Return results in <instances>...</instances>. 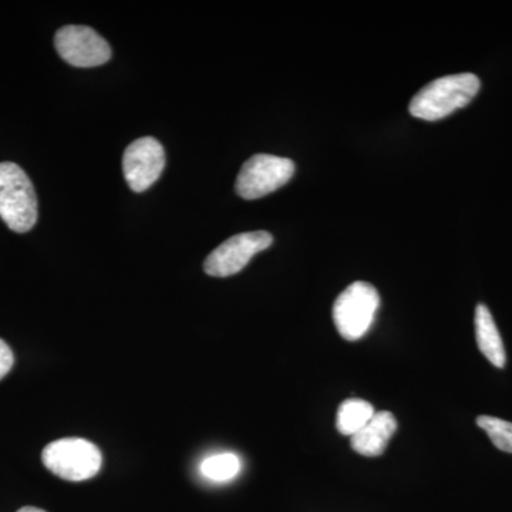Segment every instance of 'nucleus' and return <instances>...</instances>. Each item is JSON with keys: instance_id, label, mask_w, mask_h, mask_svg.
I'll list each match as a JSON object with an SVG mask.
<instances>
[{"instance_id": "nucleus-1", "label": "nucleus", "mask_w": 512, "mask_h": 512, "mask_svg": "<svg viewBox=\"0 0 512 512\" xmlns=\"http://www.w3.org/2000/svg\"><path fill=\"white\" fill-rule=\"evenodd\" d=\"M480 79L473 73L450 74L424 86L413 100L409 111L416 119L436 121L467 106L480 90Z\"/></svg>"}, {"instance_id": "nucleus-2", "label": "nucleus", "mask_w": 512, "mask_h": 512, "mask_svg": "<svg viewBox=\"0 0 512 512\" xmlns=\"http://www.w3.org/2000/svg\"><path fill=\"white\" fill-rule=\"evenodd\" d=\"M0 218L25 234L37 221V198L28 174L15 163H0Z\"/></svg>"}, {"instance_id": "nucleus-3", "label": "nucleus", "mask_w": 512, "mask_h": 512, "mask_svg": "<svg viewBox=\"0 0 512 512\" xmlns=\"http://www.w3.org/2000/svg\"><path fill=\"white\" fill-rule=\"evenodd\" d=\"M42 461L55 476L72 483L96 477L103 466L100 448L92 441L69 437L47 444Z\"/></svg>"}, {"instance_id": "nucleus-4", "label": "nucleus", "mask_w": 512, "mask_h": 512, "mask_svg": "<svg viewBox=\"0 0 512 512\" xmlns=\"http://www.w3.org/2000/svg\"><path fill=\"white\" fill-rule=\"evenodd\" d=\"M379 306L375 286L363 281L349 285L333 305V322L339 335L350 342L363 338L372 328Z\"/></svg>"}, {"instance_id": "nucleus-5", "label": "nucleus", "mask_w": 512, "mask_h": 512, "mask_svg": "<svg viewBox=\"0 0 512 512\" xmlns=\"http://www.w3.org/2000/svg\"><path fill=\"white\" fill-rule=\"evenodd\" d=\"M295 174V163L289 158L256 154L242 165L235 190L244 200H258L286 183Z\"/></svg>"}, {"instance_id": "nucleus-6", "label": "nucleus", "mask_w": 512, "mask_h": 512, "mask_svg": "<svg viewBox=\"0 0 512 512\" xmlns=\"http://www.w3.org/2000/svg\"><path fill=\"white\" fill-rule=\"evenodd\" d=\"M272 242L274 237L266 231L234 235L208 255L204 262V271L215 278L238 274L256 254L271 247Z\"/></svg>"}, {"instance_id": "nucleus-7", "label": "nucleus", "mask_w": 512, "mask_h": 512, "mask_svg": "<svg viewBox=\"0 0 512 512\" xmlns=\"http://www.w3.org/2000/svg\"><path fill=\"white\" fill-rule=\"evenodd\" d=\"M55 46L60 57L76 67L101 66L111 57L109 43L87 26L70 25L59 29Z\"/></svg>"}, {"instance_id": "nucleus-8", "label": "nucleus", "mask_w": 512, "mask_h": 512, "mask_svg": "<svg viewBox=\"0 0 512 512\" xmlns=\"http://www.w3.org/2000/svg\"><path fill=\"white\" fill-rule=\"evenodd\" d=\"M164 165V148L156 138H138L124 151L123 173L133 191L148 190L160 178Z\"/></svg>"}, {"instance_id": "nucleus-9", "label": "nucleus", "mask_w": 512, "mask_h": 512, "mask_svg": "<svg viewBox=\"0 0 512 512\" xmlns=\"http://www.w3.org/2000/svg\"><path fill=\"white\" fill-rule=\"evenodd\" d=\"M396 430L397 420L393 413L377 412L359 433L350 437V446L360 456H382Z\"/></svg>"}, {"instance_id": "nucleus-10", "label": "nucleus", "mask_w": 512, "mask_h": 512, "mask_svg": "<svg viewBox=\"0 0 512 512\" xmlns=\"http://www.w3.org/2000/svg\"><path fill=\"white\" fill-rule=\"evenodd\" d=\"M474 322H476L478 349L490 360L491 365L503 369L505 362H507L503 339H501L490 309L483 303H480L476 308V320Z\"/></svg>"}, {"instance_id": "nucleus-11", "label": "nucleus", "mask_w": 512, "mask_h": 512, "mask_svg": "<svg viewBox=\"0 0 512 512\" xmlns=\"http://www.w3.org/2000/svg\"><path fill=\"white\" fill-rule=\"evenodd\" d=\"M375 407L362 399H348L339 406L336 429L343 436H355L375 416Z\"/></svg>"}, {"instance_id": "nucleus-12", "label": "nucleus", "mask_w": 512, "mask_h": 512, "mask_svg": "<svg viewBox=\"0 0 512 512\" xmlns=\"http://www.w3.org/2000/svg\"><path fill=\"white\" fill-rule=\"evenodd\" d=\"M241 460L232 453L215 454L201 463V474L215 483H225L238 476Z\"/></svg>"}, {"instance_id": "nucleus-13", "label": "nucleus", "mask_w": 512, "mask_h": 512, "mask_svg": "<svg viewBox=\"0 0 512 512\" xmlns=\"http://www.w3.org/2000/svg\"><path fill=\"white\" fill-rule=\"evenodd\" d=\"M477 424L488 434L498 450L512 454V423L493 416L477 417Z\"/></svg>"}, {"instance_id": "nucleus-14", "label": "nucleus", "mask_w": 512, "mask_h": 512, "mask_svg": "<svg viewBox=\"0 0 512 512\" xmlns=\"http://www.w3.org/2000/svg\"><path fill=\"white\" fill-rule=\"evenodd\" d=\"M15 363V356H13L12 349L9 348L5 340L0 339V380L3 379Z\"/></svg>"}, {"instance_id": "nucleus-15", "label": "nucleus", "mask_w": 512, "mask_h": 512, "mask_svg": "<svg viewBox=\"0 0 512 512\" xmlns=\"http://www.w3.org/2000/svg\"><path fill=\"white\" fill-rule=\"evenodd\" d=\"M16 512H46V511L40 510V508H36V507H23V508H20V510H18Z\"/></svg>"}]
</instances>
